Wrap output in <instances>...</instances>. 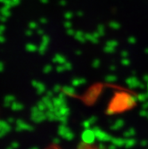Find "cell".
Masks as SVG:
<instances>
[{
  "instance_id": "obj_1",
  "label": "cell",
  "mask_w": 148,
  "mask_h": 149,
  "mask_svg": "<svg viewBox=\"0 0 148 149\" xmlns=\"http://www.w3.org/2000/svg\"><path fill=\"white\" fill-rule=\"evenodd\" d=\"M52 149H56V148H52ZM75 149H102L99 146H94L91 144H83V145H80L79 147L75 148Z\"/></svg>"
}]
</instances>
